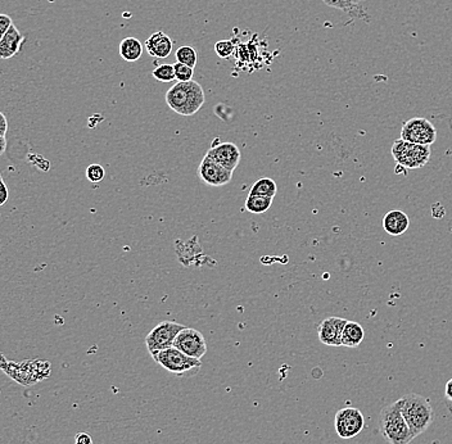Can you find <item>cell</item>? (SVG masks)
<instances>
[{"mask_svg": "<svg viewBox=\"0 0 452 444\" xmlns=\"http://www.w3.org/2000/svg\"><path fill=\"white\" fill-rule=\"evenodd\" d=\"M206 96L204 90L197 81L175 84L166 93V103L169 109L180 116H193L202 109Z\"/></svg>", "mask_w": 452, "mask_h": 444, "instance_id": "6da1fadb", "label": "cell"}, {"mask_svg": "<svg viewBox=\"0 0 452 444\" xmlns=\"http://www.w3.org/2000/svg\"><path fill=\"white\" fill-rule=\"evenodd\" d=\"M402 416L415 438L427 430L434 421L433 407L421 394H405L400 398Z\"/></svg>", "mask_w": 452, "mask_h": 444, "instance_id": "7a4b0ae2", "label": "cell"}, {"mask_svg": "<svg viewBox=\"0 0 452 444\" xmlns=\"http://www.w3.org/2000/svg\"><path fill=\"white\" fill-rule=\"evenodd\" d=\"M379 432L389 444H408L415 437L402 416L400 400L384 407L379 415Z\"/></svg>", "mask_w": 452, "mask_h": 444, "instance_id": "3957f363", "label": "cell"}, {"mask_svg": "<svg viewBox=\"0 0 452 444\" xmlns=\"http://www.w3.org/2000/svg\"><path fill=\"white\" fill-rule=\"evenodd\" d=\"M391 153L398 165L408 170H416L427 165L431 159L432 149L431 146H419L397 139L392 146Z\"/></svg>", "mask_w": 452, "mask_h": 444, "instance_id": "277c9868", "label": "cell"}, {"mask_svg": "<svg viewBox=\"0 0 452 444\" xmlns=\"http://www.w3.org/2000/svg\"><path fill=\"white\" fill-rule=\"evenodd\" d=\"M154 361L176 376H194L202 368V360L191 358L175 347L159 352Z\"/></svg>", "mask_w": 452, "mask_h": 444, "instance_id": "5b68a950", "label": "cell"}, {"mask_svg": "<svg viewBox=\"0 0 452 444\" xmlns=\"http://www.w3.org/2000/svg\"><path fill=\"white\" fill-rule=\"evenodd\" d=\"M184 328V325L178 324L175 321H162L148 333V335L146 336V345L153 360L157 357L159 352L174 347L176 336Z\"/></svg>", "mask_w": 452, "mask_h": 444, "instance_id": "8992f818", "label": "cell"}, {"mask_svg": "<svg viewBox=\"0 0 452 444\" xmlns=\"http://www.w3.org/2000/svg\"><path fill=\"white\" fill-rule=\"evenodd\" d=\"M401 139L419 146H432L437 140V128L427 118L414 117L402 126Z\"/></svg>", "mask_w": 452, "mask_h": 444, "instance_id": "52a82bcc", "label": "cell"}, {"mask_svg": "<svg viewBox=\"0 0 452 444\" xmlns=\"http://www.w3.org/2000/svg\"><path fill=\"white\" fill-rule=\"evenodd\" d=\"M363 426H365V419H363V413L358 408L344 407L336 413L334 428L339 438H355L363 432Z\"/></svg>", "mask_w": 452, "mask_h": 444, "instance_id": "ba28073f", "label": "cell"}, {"mask_svg": "<svg viewBox=\"0 0 452 444\" xmlns=\"http://www.w3.org/2000/svg\"><path fill=\"white\" fill-rule=\"evenodd\" d=\"M174 347L196 360H202V357L207 353V343L204 334L191 328H184L179 333Z\"/></svg>", "mask_w": 452, "mask_h": 444, "instance_id": "9c48e42d", "label": "cell"}, {"mask_svg": "<svg viewBox=\"0 0 452 444\" xmlns=\"http://www.w3.org/2000/svg\"><path fill=\"white\" fill-rule=\"evenodd\" d=\"M198 176L209 186H224L231 181L233 172L216 163L209 156H204L198 167Z\"/></svg>", "mask_w": 452, "mask_h": 444, "instance_id": "30bf717a", "label": "cell"}, {"mask_svg": "<svg viewBox=\"0 0 452 444\" xmlns=\"http://www.w3.org/2000/svg\"><path fill=\"white\" fill-rule=\"evenodd\" d=\"M206 156H209L211 159H214L216 163L223 166L226 170L234 172L239 162H241V151L234 143H219L216 141L215 146L210 148Z\"/></svg>", "mask_w": 452, "mask_h": 444, "instance_id": "8fae6325", "label": "cell"}, {"mask_svg": "<svg viewBox=\"0 0 452 444\" xmlns=\"http://www.w3.org/2000/svg\"><path fill=\"white\" fill-rule=\"evenodd\" d=\"M348 320L344 318H325L321 321L318 328V335L320 342L329 345V347H341L342 345V333L344 326Z\"/></svg>", "mask_w": 452, "mask_h": 444, "instance_id": "7c38bea8", "label": "cell"}, {"mask_svg": "<svg viewBox=\"0 0 452 444\" xmlns=\"http://www.w3.org/2000/svg\"><path fill=\"white\" fill-rule=\"evenodd\" d=\"M174 41L164 31L154 32L146 41V49L148 54L153 58L165 59L172 53Z\"/></svg>", "mask_w": 452, "mask_h": 444, "instance_id": "4fadbf2b", "label": "cell"}, {"mask_svg": "<svg viewBox=\"0 0 452 444\" xmlns=\"http://www.w3.org/2000/svg\"><path fill=\"white\" fill-rule=\"evenodd\" d=\"M25 40V36L19 32V29L14 25L11 26L6 35L0 40V58L9 59L19 54Z\"/></svg>", "mask_w": 452, "mask_h": 444, "instance_id": "5bb4252c", "label": "cell"}, {"mask_svg": "<svg viewBox=\"0 0 452 444\" xmlns=\"http://www.w3.org/2000/svg\"><path fill=\"white\" fill-rule=\"evenodd\" d=\"M410 228V218L402 211H389L388 213L383 218V228L386 233L392 236H400L405 234Z\"/></svg>", "mask_w": 452, "mask_h": 444, "instance_id": "9a60e30c", "label": "cell"}, {"mask_svg": "<svg viewBox=\"0 0 452 444\" xmlns=\"http://www.w3.org/2000/svg\"><path fill=\"white\" fill-rule=\"evenodd\" d=\"M365 338V331L356 321H347L342 333V345L347 348H356Z\"/></svg>", "mask_w": 452, "mask_h": 444, "instance_id": "2e32d148", "label": "cell"}, {"mask_svg": "<svg viewBox=\"0 0 452 444\" xmlns=\"http://www.w3.org/2000/svg\"><path fill=\"white\" fill-rule=\"evenodd\" d=\"M143 45L136 38H125L120 43V56L126 62H136L143 54Z\"/></svg>", "mask_w": 452, "mask_h": 444, "instance_id": "e0dca14e", "label": "cell"}, {"mask_svg": "<svg viewBox=\"0 0 452 444\" xmlns=\"http://www.w3.org/2000/svg\"><path fill=\"white\" fill-rule=\"evenodd\" d=\"M278 191V186L273 178H258L255 184L252 185L249 196H261V197L274 198Z\"/></svg>", "mask_w": 452, "mask_h": 444, "instance_id": "ac0fdd59", "label": "cell"}, {"mask_svg": "<svg viewBox=\"0 0 452 444\" xmlns=\"http://www.w3.org/2000/svg\"><path fill=\"white\" fill-rule=\"evenodd\" d=\"M273 199L274 198L248 196L246 201V210L255 215H262L270 210V207L273 206Z\"/></svg>", "mask_w": 452, "mask_h": 444, "instance_id": "d6986e66", "label": "cell"}, {"mask_svg": "<svg viewBox=\"0 0 452 444\" xmlns=\"http://www.w3.org/2000/svg\"><path fill=\"white\" fill-rule=\"evenodd\" d=\"M323 1L328 6L337 8L348 14H355L361 17V13H360L361 0H323Z\"/></svg>", "mask_w": 452, "mask_h": 444, "instance_id": "ffe728a7", "label": "cell"}, {"mask_svg": "<svg viewBox=\"0 0 452 444\" xmlns=\"http://www.w3.org/2000/svg\"><path fill=\"white\" fill-rule=\"evenodd\" d=\"M175 57H176V61H178L179 64H186V66H189L191 69H194L196 64H197V51H196L194 48L188 46V45L180 46L178 51H176Z\"/></svg>", "mask_w": 452, "mask_h": 444, "instance_id": "44dd1931", "label": "cell"}, {"mask_svg": "<svg viewBox=\"0 0 452 444\" xmlns=\"http://www.w3.org/2000/svg\"><path fill=\"white\" fill-rule=\"evenodd\" d=\"M153 77L161 83H171L175 79L174 64H161L157 66L152 72Z\"/></svg>", "mask_w": 452, "mask_h": 444, "instance_id": "7402d4cb", "label": "cell"}, {"mask_svg": "<svg viewBox=\"0 0 452 444\" xmlns=\"http://www.w3.org/2000/svg\"><path fill=\"white\" fill-rule=\"evenodd\" d=\"M174 71H175V79L180 83L191 81V79L194 76V69H191L186 64L176 62V64H174Z\"/></svg>", "mask_w": 452, "mask_h": 444, "instance_id": "603a6c76", "label": "cell"}, {"mask_svg": "<svg viewBox=\"0 0 452 444\" xmlns=\"http://www.w3.org/2000/svg\"><path fill=\"white\" fill-rule=\"evenodd\" d=\"M234 51H236V45L231 40H221L215 44V51H216L217 56L224 58V59L231 57Z\"/></svg>", "mask_w": 452, "mask_h": 444, "instance_id": "cb8c5ba5", "label": "cell"}, {"mask_svg": "<svg viewBox=\"0 0 452 444\" xmlns=\"http://www.w3.org/2000/svg\"><path fill=\"white\" fill-rule=\"evenodd\" d=\"M104 176H106V171L101 165H90L86 168V178L90 183H94V184L101 183Z\"/></svg>", "mask_w": 452, "mask_h": 444, "instance_id": "d4e9b609", "label": "cell"}, {"mask_svg": "<svg viewBox=\"0 0 452 444\" xmlns=\"http://www.w3.org/2000/svg\"><path fill=\"white\" fill-rule=\"evenodd\" d=\"M13 24L12 19L8 14H0V40L6 35V31L9 30Z\"/></svg>", "mask_w": 452, "mask_h": 444, "instance_id": "484cf974", "label": "cell"}, {"mask_svg": "<svg viewBox=\"0 0 452 444\" xmlns=\"http://www.w3.org/2000/svg\"><path fill=\"white\" fill-rule=\"evenodd\" d=\"M8 197H9V191H8L6 184L3 178H0V207L6 203Z\"/></svg>", "mask_w": 452, "mask_h": 444, "instance_id": "4316f807", "label": "cell"}, {"mask_svg": "<svg viewBox=\"0 0 452 444\" xmlns=\"http://www.w3.org/2000/svg\"><path fill=\"white\" fill-rule=\"evenodd\" d=\"M75 444H93V439L88 433H79L75 437Z\"/></svg>", "mask_w": 452, "mask_h": 444, "instance_id": "83f0119b", "label": "cell"}, {"mask_svg": "<svg viewBox=\"0 0 452 444\" xmlns=\"http://www.w3.org/2000/svg\"><path fill=\"white\" fill-rule=\"evenodd\" d=\"M6 131H8V121H6V114L0 112V135L6 136Z\"/></svg>", "mask_w": 452, "mask_h": 444, "instance_id": "f1b7e54d", "label": "cell"}, {"mask_svg": "<svg viewBox=\"0 0 452 444\" xmlns=\"http://www.w3.org/2000/svg\"><path fill=\"white\" fill-rule=\"evenodd\" d=\"M445 395H446L447 400L452 402V379L447 381L446 388H445Z\"/></svg>", "mask_w": 452, "mask_h": 444, "instance_id": "f546056e", "label": "cell"}, {"mask_svg": "<svg viewBox=\"0 0 452 444\" xmlns=\"http://www.w3.org/2000/svg\"><path fill=\"white\" fill-rule=\"evenodd\" d=\"M6 136L0 135V156H3L6 153Z\"/></svg>", "mask_w": 452, "mask_h": 444, "instance_id": "4dcf8cb0", "label": "cell"}, {"mask_svg": "<svg viewBox=\"0 0 452 444\" xmlns=\"http://www.w3.org/2000/svg\"><path fill=\"white\" fill-rule=\"evenodd\" d=\"M0 178H3V176H1V173H0Z\"/></svg>", "mask_w": 452, "mask_h": 444, "instance_id": "1f68e13d", "label": "cell"}]
</instances>
